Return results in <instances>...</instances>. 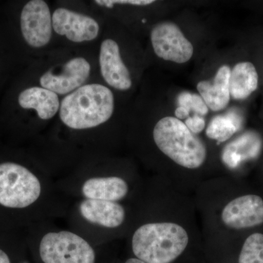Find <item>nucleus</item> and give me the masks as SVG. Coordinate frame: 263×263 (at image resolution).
Masks as SVG:
<instances>
[{"mask_svg": "<svg viewBox=\"0 0 263 263\" xmlns=\"http://www.w3.org/2000/svg\"><path fill=\"white\" fill-rule=\"evenodd\" d=\"M223 224L233 230H243L263 224V200L256 195H242L233 199L223 209Z\"/></svg>", "mask_w": 263, "mask_h": 263, "instance_id": "nucleus-11", "label": "nucleus"}, {"mask_svg": "<svg viewBox=\"0 0 263 263\" xmlns=\"http://www.w3.org/2000/svg\"><path fill=\"white\" fill-rule=\"evenodd\" d=\"M190 111L191 110L184 108V107L179 106V108H176V110H175V115H176V119H179V120H181V119H186L190 117Z\"/></svg>", "mask_w": 263, "mask_h": 263, "instance_id": "nucleus-22", "label": "nucleus"}, {"mask_svg": "<svg viewBox=\"0 0 263 263\" xmlns=\"http://www.w3.org/2000/svg\"><path fill=\"white\" fill-rule=\"evenodd\" d=\"M20 29L24 41L30 47L43 48L51 41L52 15L46 2L31 0L20 14Z\"/></svg>", "mask_w": 263, "mask_h": 263, "instance_id": "nucleus-7", "label": "nucleus"}, {"mask_svg": "<svg viewBox=\"0 0 263 263\" xmlns=\"http://www.w3.org/2000/svg\"><path fill=\"white\" fill-rule=\"evenodd\" d=\"M238 263H263V234L253 233L246 239Z\"/></svg>", "mask_w": 263, "mask_h": 263, "instance_id": "nucleus-17", "label": "nucleus"}, {"mask_svg": "<svg viewBox=\"0 0 263 263\" xmlns=\"http://www.w3.org/2000/svg\"><path fill=\"white\" fill-rule=\"evenodd\" d=\"M114 110V96L110 89L91 84L84 85L62 100L60 118L72 130H89L108 122Z\"/></svg>", "mask_w": 263, "mask_h": 263, "instance_id": "nucleus-4", "label": "nucleus"}, {"mask_svg": "<svg viewBox=\"0 0 263 263\" xmlns=\"http://www.w3.org/2000/svg\"><path fill=\"white\" fill-rule=\"evenodd\" d=\"M99 64L104 81L109 86L120 91L130 89V74L123 62L119 45L114 40L105 39L102 42Z\"/></svg>", "mask_w": 263, "mask_h": 263, "instance_id": "nucleus-12", "label": "nucleus"}, {"mask_svg": "<svg viewBox=\"0 0 263 263\" xmlns=\"http://www.w3.org/2000/svg\"><path fill=\"white\" fill-rule=\"evenodd\" d=\"M192 99H193V94L187 92V91H183L180 94L178 101H179L180 106L184 107V108L191 110Z\"/></svg>", "mask_w": 263, "mask_h": 263, "instance_id": "nucleus-21", "label": "nucleus"}, {"mask_svg": "<svg viewBox=\"0 0 263 263\" xmlns=\"http://www.w3.org/2000/svg\"><path fill=\"white\" fill-rule=\"evenodd\" d=\"M185 125L187 127L193 134L201 133L205 127V122L200 116H193V117H189L184 122Z\"/></svg>", "mask_w": 263, "mask_h": 263, "instance_id": "nucleus-19", "label": "nucleus"}, {"mask_svg": "<svg viewBox=\"0 0 263 263\" xmlns=\"http://www.w3.org/2000/svg\"><path fill=\"white\" fill-rule=\"evenodd\" d=\"M26 239L37 251L41 263H97L96 246L55 220L27 228Z\"/></svg>", "mask_w": 263, "mask_h": 263, "instance_id": "nucleus-2", "label": "nucleus"}, {"mask_svg": "<svg viewBox=\"0 0 263 263\" xmlns=\"http://www.w3.org/2000/svg\"><path fill=\"white\" fill-rule=\"evenodd\" d=\"M91 73V65L84 57H75L64 64L59 70H51L40 78L41 86L64 95L70 94L84 86Z\"/></svg>", "mask_w": 263, "mask_h": 263, "instance_id": "nucleus-9", "label": "nucleus"}, {"mask_svg": "<svg viewBox=\"0 0 263 263\" xmlns=\"http://www.w3.org/2000/svg\"><path fill=\"white\" fill-rule=\"evenodd\" d=\"M151 41L156 55L162 60L183 64L193 57V45L172 22L155 26L151 32Z\"/></svg>", "mask_w": 263, "mask_h": 263, "instance_id": "nucleus-8", "label": "nucleus"}, {"mask_svg": "<svg viewBox=\"0 0 263 263\" xmlns=\"http://www.w3.org/2000/svg\"><path fill=\"white\" fill-rule=\"evenodd\" d=\"M52 26L55 32L73 43L93 41L100 32V26L95 19L63 8L53 12Z\"/></svg>", "mask_w": 263, "mask_h": 263, "instance_id": "nucleus-10", "label": "nucleus"}, {"mask_svg": "<svg viewBox=\"0 0 263 263\" xmlns=\"http://www.w3.org/2000/svg\"><path fill=\"white\" fill-rule=\"evenodd\" d=\"M194 110L196 115L205 116L209 113V108L200 95L193 94L191 110Z\"/></svg>", "mask_w": 263, "mask_h": 263, "instance_id": "nucleus-20", "label": "nucleus"}, {"mask_svg": "<svg viewBox=\"0 0 263 263\" xmlns=\"http://www.w3.org/2000/svg\"><path fill=\"white\" fill-rule=\"evenodd\" d=\"M0 263H12L9 254L1 247H0Z\"/></svg>", "mask_w": 263, "mask_h": 263, "instance_id": "nucleus-23", "label": "nucleus"}, {"mask_svg": "<svg viewBox=\"0 0 263 263\" xmlns=\"http://www.w3.org/2000/svg\"><path fill=\"white\" fill-rule=\"evenodd\" d=\"M238 119L234 114L214 117L208 126L206 136L219 143L228 141L238 129Z\"/></svg>", "mask_w": 263, "mask_h": 263, "instance_id": "nucleus-16", "label": "nucleus"}, {"mask_svg": "<svg viewBox=\"0 0 263 263\" xmlns=\"http://www.w3.org/2000/svg\"><path fill=\"white\" fill-rule=\"evenodd\" d=\"M153 139L164 155L185 168H199L206 160L203 142L176 118L160 119L154 128Z\"/></svg>", "mask_w": 263, "mask_h": 263, "instance_id": "nucleus-6", "label": "nucleus"}, {"mask_svg": "<svg viewBox=\"0 0 263 263\" xmlns=\"http://www.w3.org/2000/svg\"><path fill=\"white\" fill-rule=\"evenodd\" d=\"M258 74L253 64L240 62L233 67L229 79L230 95L234 100H245L257 89Z\"/></svg>", "mask_w": 263, "mask_h": 263, "instance_id": "nucleus-15", "label": "nucleus"}, {"mask_svg": "<svg viewBox=\"0 0 263 263\" xmlns=\"http://www.w3.org/2000/svg\"><path fill=\"white\" fill-rule=\"evenodd\" d=\"M229 66L223 65L218 70L213 82L202 81L197 86V91L203 99L208 108L219 111L228 106L230 100Z\"/></svg>", "mask_w": 263, "mask_h": 263, "instance_id": "nucleus-14", "label": "nucleus"}, {"mask_svg": "<svg viewBox=\"0 0 263 263\" xmlns=\"http://www.w3.org/2000/svg\"><path fill=\"white\" fill-rule=\"evenodd\" d=\"M124 263H146L143 262V261L140 260V259L136 258V257H131L125 261Z\"/></svg>", "mask_w": 263, "mask_h": 263, "instance_id": "nucleus-24", "label": "nucleus"}, {"mask_svg": "<svg viewBox=\"0 0 263 263\" xmlns=\"http://www.w3.org/2000/svg\"><path fill=\"white\" fill-rule=\"evenodd\" d=\"M71 202L48 171L16 161L0 162V209L23 216L27 228L65 217Z\"/></svg>", "mask_w": 263, "mask_h": 263, "instance_id": "nucleus-1", "label": "nucleus"}, {"mask_svg": "<svg viewBox=\"0 0 263 263\" xmlns=\"http://www.w3.org/2000/svg\"><path fill=\"white\" fill-rule=\"evenodd\" d=\"M19 106L24 110H35L39 119L49 120L60 111L58 95L42 86H30L18 95Z\"/></svg>", "mask_w": 263, "mask_h": 263, "instance_id": "nucleus-13", "label": "nucleus"}, {"mask_svg": "<svg viewBox=\"0 0 263 263\" xmlns=\"http://www.w3.org/2000/svg\"><path fill=\"white\" fill-rule=\"evenodd\" d=\"M65 218L70 230L100 246L125 224L127 212L122 202L77 199L71 202Z\"/></svg>", "mask_w": 263, "mask_h": 263, "instance_id": "nucleus-3", "label": "nucleus"}, {"mask_svg": "<svg viewBox=\"0 0 263 263\" xmlns=\"http://www.w3.org/2000/svg\"><path fill=\"white\" fill-rule=\"evenodd\" d=\"M95 3L100 6L112 8L114 5H130L137 6H146L152 4V0H97Z\"/></svg>", "mask_w": 263, "mask_h": 263, "instance_id": "nucleus-18", "label": "nucleus"}, {"mask_svg": "<svg viewBox=\"0 0 263 263\" xmlns=\"http://www.w3.org/2000/svg\"><path fill=\"white\" fill-rule=\"evenodd\" d=\"M189 235L182 226L170 221H152L138 226L131 237L136 258L146 263H172L186 250Z\"/></svg>", "mask_w": 263, "mask_h": 263, "instance_id": "nucleus-5", "label": "nucleus"}]
</instances>
